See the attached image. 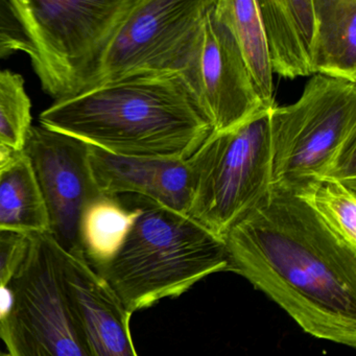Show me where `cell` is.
Returning <instances> with one entry per match:
<instances>
[{
	"label": "cell",
	"mask_w": 356,
	"mask_h": 356,
	"mask_svg": "<svg viewBox=\"0 0 356 356\" xmlns=\"http://www.w3.org/2000/svg\"><path fill=\"white\" fill-rule=\"evenodd\" d=\"M225 243L227 272L247 279L304 332L356 347V249L305 199L272 189Z\"/></svg>",
	"instance_id": "cell-1"
},
{
	"label": "cell",
	"mask_w": 356,
	"mask_h": 356,
	"mask_svg": "<svg viewBox=\"0 0 356 356\" xmlns=\"http://www.w3.org/2000/svg\"><path fill=\"white\" fill-rule=\"evenodd\" d=\"M40 126L115 155L186 161L212 126L182 74L136 76L56 102Z\"/></svg>",
	"instance_id": "cell-2"
},
{
	"label": "cell",
	"mask_w": 356,
	"mask_h": 356,
	"mask_svg": "<svg viewBox=\"0 0 356 356\" xmlns=\"http://www.w3.org/2000/svg\"><path fill=\"white\" fill-rule=\"evenodd\" d=\"M141 212L113 260L95 272L131 314L174 299L200 281L227 272L225 239L186 216L134 197L122 199Z\"/></svg>",
	"instance_id": "cell-3"
},
{
	"label": "cell",
	"mask_w": 356,
	"mask_h": 356,
	"mask_svg": "<svg viewBox=\"0 0 356 356\" xmlns=\"http://www.w3.org/2000/svg\"><path fill=\"white\" fill-rule=\"evenodd\" d=\"M272 189L307 199L325 182L356 189V83L314 74L270 112Z\"/></svg>",
	"instance_id": "cell-4"
},
{
	"label": "cell",
	"mask_w": 356,
	"mask_h": 356,
	"mask_svg": "<svg viewBox=\"0 0 356 356\" xmlns=\"http://www.w3.org/2000/svg\"><path fill=\"white\" fill-rule=\"evenodd\" d=\"M133 0H11L43 90L65 101L97 86L108 45Z\"/></svg>",
	"instance_id": "cell-5"
},
{
	"label": "cell",
	"mask_w": 356,
	"mask_h": 356,
	"mask_svg": "<svg viewBox=\"0 0 356 356\" xmlns=\"http://www.w3.org/2000/svg\"><path fill=\"white\" fill-rule=\"evenodd\" d=\"M270 108L233 128L212 131L186 160L188 216L220 238L272 191Z\"/></svg>",
	"instance_id": "cell-6"
},
{
	"label": "cell",
	"mask_w": 356,
	"mask_h": 356,
	"mask_svg": "<svg viewBox=\"0 0 356 356\" xmlns=\"http://www.w3.org/2000/svg\"><path fill=\"white\" fill-rule=\"evenodd\" d=\"M61 245L51 233L29 235V247L10 286L14 307L0 324L9 356H89L64 293Z\"/></svg>",
	"instance_id": "cell-7"
},
{
	"label": "cell",
	"mask_w": 356,
	"mask_h": 356,
	"mask_svg": "<svg viewBox=\"0 0 356 356\" xmlns=\"http://www.w3.org/2000/svg\"><path fill=\"white\" fill-rule=\"evenodd\" d=\"M209 3L133 0L108 45L97 86L136 76L184 74Z\"/></svg>",
	"instance_id": "cell-8"
},
{
	"label": "cell",
	"mask_w": 356,
	"mask_h": 356,
	"mask_svg": "<svg viewBox=\"0 0 356 356\" xmlns=\"http://www.w3.org/2000/svg\"><path fill=\"white\" fill-rule=\"evenodd\" d=\"M184 76L213 132L233 128L264 107L232 31L210 0Z\"/></svg>",
	"instance_id": "cell-9"
},
{
	"label": "cell",
	"mask_w": 356,
	"mask_h": 356,
	"mask_svg": "<svg viewBox=\"0 0 356 356\" xmlns=\"http://www.w3.org/2000/svg\"><path fill=\"white\" fill-rule=\"evenodd\" d=\"M24 153L30 159L47 206L49 233L65 251H81V218L87 206L102 195L91 172L89 145L33 126Z\"/></svg>",
	"instance_id": "cell-10"
},
{
	"label": "cell",
	"mask_w": 356,
	"mask_h": 356,
	"mask_svg": "<svg viewBox=\"0 0 356 356\" xmlns=\"http://www.w3.org/2000/svg\"><path fill=\"white\" fill-rule=\"evenodd\" d=\"M64 293L76 332L89 356H139L131 333L133 314L83 257L61 247Z\"/></svg>",
	"instance_id": "cell-11"
},
{
	"label": "cell",
	"mask_w": 356,
	"mask_h": 356,
	"mask_svg": "<svg viewBox=\"0 0 356 356\" xmlns=\"http://www.w3.org/2000/svg\"><path fill=\"white\" fill-rule=\"evenodd\" d=\"M89 163L101 195L138 197L188 216L191 176L186 161L115 155L89 145Z\"/></svg>",
	"instance_id": "cell-12"
},
{
	"label": "cell",
	"mask_w": 356,
	"mask_h": 356,
	"mask_svg": "<svg viewBox=\"0 0 356 356\" xmlns=\"http://www.w3.org/2000/svg\"><path fill=\"white\" fill-rule=\"evenodd\" d=\"M273 74H314L316 15L312 0H257Z\"/></svg>",
	"instance_id": "cell-13"
},
{
	"label": "cell",
	"mask_w": 356,
	"mask_h": 356,
	"mask_svg": "<svg viewBox=\"0 0 356 356\" xmlns=\"http://www.w3.org/2000/svg\"><path fill=\"white\" fill-rule=\"evenodd\" d=\"M0 232L49 233L47 206L24 151L10 152L0 164Z\"/></svg>",
	"instance_id": "cell-14"
},
{
	"label": "cell",
	"mask_w": 356,
	"mask_h": 356,
	"mask_svg": "<svg viewBox=\"0 0 356 356\" xmlns=\"http://www.w3.org/2000/svg\"><path fill=\"white\" fill-rule=\"evenodd\" d=\"M314 74L356 83V0H312Z\"/></svg>",
	"instance_id": "cell-15"
},
{
	"label": "cell",
	"mask_w": 356,
	"mask_h": 356,
	"mask_svg": "<svg viewBox=\"0 0 356 356\" xmlns=\"http://www.w3.org/2000/svg\"><path fill=\"white\" fill-rule=\"evenodd\" d=\"M140 212V208L127 207L118 197L103 195L87 206L79 238L83 257L93 270L115 258Z\"/></svg>",
	"instance_id": "cell-16"
},
{
	"label": "cell",
	"mask_w": 356,
	"mask_h": 356,
	"mask_svg": "<svg viewBox=\"0 0 356 356\" xmlns=\"http://www.w3.org/2000/svg\"><path fill=\"white\" fill-rule=\"evenodd\" d=\"M264 107L275 106L273 70L257 0H216Z\"/></svg>",
	"instance_id": "cell-17"
},
{
	"label": "cell",
	"mask_w": 356,
	"mask_h": 356,
	"mask_svg": "<svg viewBox=\"0 0 356 356\" xmlns=\"http://www.w3.org/2000/svg\"><path fill=\"white\" fill-rule=\"evenodd\" d=\"M32 127V103L24 78L0 67V149L24 151Z\"/></svg>",
	"instance_id": "cell-18"
},
{
	"label": "cell",
	"mask_w": 356,
	"mask_h": 356,
	"mask_svg": "<svg viewBox=\"0 0 356 356\" xmlns=\"http://www.w3.org/2000/svg\"><path fill=\"white\" fill-rule=\"evenodd\" d=\"M305 200L335 235L356 249V189L331 181Z\"/></svg>",
	"instance_id": "cell-19"
},
{
	"label": "cell",
	"mask_w": 356,
	"mask_h": 356,
	"mask_svg": "<svg viewBox=\"0 0 356 356\" xmlns=\"http://www.w3.org/2000/svg\"><path fill=\"white\" fill-rule=\"evenodd\" d=\"M30 41L14 12L11 0H0V59L30 54Z\"/></svg>",
	"instance_id": "cell-20"
},
{
	"label": "cell",
	"mask_w": 356,
	"mask_h": 356,
	"mask_svg": "<svg viewBox=\"0 0 356 356\" xmlns=\"http://www.w3.org/2000/svg\"><path fill=\"white\" fill-rule=\"evenodd\" d=\"M29 247V236L0 232V286L10 285Z\"/></svg>",
	"instance_id": "cell-21"
},
{
	"label": "cell",
	"mask_w": 356,
	"mask_h": 356,
	"mask_svg": "<svg viewBox=\"0 0 356 356\" xmlns=\"http://www.w3.org/2000/svg\"><path fill=\"white\" fill-rule=\"evenodd\" d=\"M13 307L14 293L11 286H0V324L9 318Z\"/></svg>",
	"instance_id": "cell-22"
},
{
	"label": "cell",
	"mask_w": 356,
	"mask_h": 356,
	"mask_svg": "<svg viewBox=\"0 0 356 356\" xmlns=\"http://www.w3.org/2000/svg\"><path fill=\"white\" fill-rule=\"evenodd\" d=\"M10 152L11 151H9V149H0V164L3 163V160L6 159Z\"/></svg>",
	"instance_id": "cell-23"
},
{
	"label": "cell",
	"mask_w": 356,
	"mask_h": 356,
	"mask_svg": "<svg viewBox=\"0 0 356 356\" xmlns=\"http://www.w3.org/2000/svg\"><path fill=\"white\" fill-rule=\"evenodd\" d=\"M0 356H9L7 352H3V350L0 349Z\"/></svg>",
	"instance_id": "cell-24"
}]
</instances>
